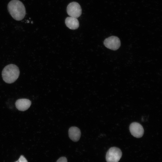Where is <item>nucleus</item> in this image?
I'll return each instance as SVG.
<instances>
[{"label":"nucleus","mask_w":162,"mask_h":162,"mask_svg":"<svg viewBox=\"0 0 162 162\" xmlns=\"http://www.w3.org/2000/svg\"><path fill=\"white\" fill-rule=\"evenodd\" d=\"M8 11L15 20L20 21L22 20L26 15V9L22 3L19 0H12L8 3Z\"/></svg>","instance_id":"f257e3e1"},{"label":"nucleus","mask_w":162,"mask_h":162,"mask_svg":"<svg viewBox=\"0 0 162 162\" xmlns=\"http://www.w3.org/2000/svg\"><path fill=\"white\" fill-rule=\"evenodd\" d=\"M129 129L131 134L137 138L142 137L144 132V129L142 125L137 122L131 123Z\"/></svg>","instance_id":"423d86ee"},{"label":"nucleus","mask_w":162,"mask_h":162,"mask_svg":"<svg viewBox=\"0 0 162 162\" xmlns=\"http://www.w3.org/2000/svg\"><path fill=\"white\" fill-rule=\"evenodd\" d=\"M20 70L16 65L10 64L6 66L2 72L3 80L8 83H12L15 82L20 75Z\"/></svg>","instance_id":"f03ea898"},{"label":"nucleus","mask_w":162,"mask_h":162,"mask_svg":"<svg viewBox=\"0 0 162 162\" xmlns=\"http://www.w3.org/2000/svg\"><path fill=\"white\" fill-rule=\"evenodd\" d=\"M122 152L118 148L113 147L108 151L106 155L107 162H118L122 157Z\"/></svg>","instance_id":"7ed1b4c3"},{"label":"nucleus","mask_w":162,"mask_h":162,"mask_svg":"<svg viewBox=\"0 0 162 162\" xmlns=\"http://www.w3.org/2000/svg\"><path fill=\"white\" fill-rule=\"evenodd\" d=\"M17 162V161H16V162Z\"/></svg>","instance_id":"f8f14e48"},{"label":"nucleus","mask_w":162,"mask_h":162,"mask_svg":"<svg viewBox=\"0 0 162 162\" xmlns=\"http://www.w3.org/2000/svg\"><path fill=\"white\" fill-rule=\"evenodd\" d=\"M56 162H67V160L66 157H62L59 158Z\"/></svg>","instance_id":"9b49d317"},{"label":"nucleus","mask_w":162,"mask_h":162,"mask_svg":"<svg viewBox=\"0 0 162 162\" xmlns=\"http://www.w3.org/2000/svg\"><path fill=\"white\" fill-rule=\"evenodd\" d=\"M68 135L70 139L73 141H78L81 136V131L79 128L76 127H72L68 130Z\"/></svg>","instance_id":"6e6552de"},{"label":"nucleus","mask_w":162,"mask_h":162,"mask_svg":"<svg viewBox=\"0 0 162 162\" xmlns=\"http://www.w3.org/2000/svg\"><path fill=\"white\" fill-rule=\"evenodd\" d=\"M67 11L69 16L76 18L79 17L82 14L80 6L76 2H73L68 4L67 7Z\"/></svg>","instance_id":"20e7f679"},{"label":"nucleus","mask_w":162,"mask_h":162,"mask_svg":"<svg viewBox=\"0 0 162 162\" xmlns=\"http://www.w3.org/2000/svg\"><path fill=\"white\" fill-rule=\"evenodd\" d=\"M104 43L106 47L114 50L118 49L121 45L120 39L115 36H111L106 38Z\"/></svg>","instance_id":"39448f33"},{"label":"nucleus","mask_w":162,"mask_h":162,"mask_svg":"<svg viewBox=\"0 0 162 162\" xmlns=\"http://www.w3.org/2000/svg\"><path fill=\"white\" fill-rule=\"evenodd\" d=\"M16 108L19 110L24 111L28 109L31 104V102L27 99H20L17 100L15 102Z\"/></svg>","instance_id":"0eeeda50"},{"label":"nucleus","mask_w":162,"mask_h":162,"mask_svg":"<svg viewBox=\"0 0 162 162\" xmlns=\"http://www.w3.org/2000/svg\"><path fill=\"white\" fill-rule=\"evenodd\" d=\"M17 162H28L26 159L23 155H21Z\"/></svg>","instance_id":"9d476101"},{"label":"nucleus","mask_w":162,"mask_h":162,"mask_svg":"<svg viewBox=\"0 0 162 162\" xmlns=\"http://www.w3.org/2000/svg\"><path fill=\"white\" fill-rule=\"evenodd\" d=\"M65 23L66 26L71 29H75L79 26V21L77 18L68 17L65 19Z\"/></svg>","instance_id":"1a4fd4ad"}]
</instances>
